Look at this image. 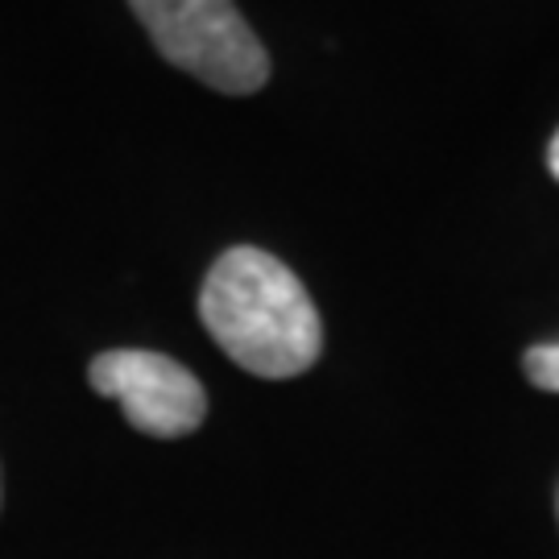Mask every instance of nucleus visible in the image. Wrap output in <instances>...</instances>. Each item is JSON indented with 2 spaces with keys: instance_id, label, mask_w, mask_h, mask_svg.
I'll return each instance as SVG.
<instances>
[{
  "instance_id": "nucleus-1",
  "label": "nucleus",
  "mask_w": 559,
  "mask_h": 559,
  "mask_svg": "<svg viewBox=\"0 0 559 559\" xmlns=\"http://www.w3.org/2000/svg\"><path fill=\"white\" fill-rule=\"evenodd\" d=\"M200 316L240 369L270 381L307 373L323 348V323L307 286L253 245L216 258L203 278Z\"/></svg>"
},
{
  "instance_id": "nucleus-4",
  "label": "nucleus",
  "mask_w": 559,
  "mask_h": 559,
  "mask_svg": "<svg viewBox=\"0 0 559 559\" xmlns=\"http://www.w3.org/2000/svg\"><path fill=\"white\" fill-rule=\"evenodd\" d=\"M522 373L535 381L539 390H547V394H559V340L556 344H535V348H526Z\"/></svg>"
},
{
  "instance_id": "nucleus-6",
  "label": "nucleus",
  "mask_w": 559,
  "mask_h": 559,
  "mask_svg": "<svg viewBox=\"0 0 559 559\" xmlns=\"http://www.w3.org/2000/svg\"><path fill=\"white\" fill-rule=\"evenodd\" d=\"M556 510H559V493H556Z\"/></svg>"
},
{
  "instance_id": "nucleus-3",
  "label": "nucleus",
  "mask_w": 559,
  "mask_h": 559,
  "mask_svg": "<svg viewBox=\"0 0 559 559\" xmlns=\"http://www.w3.org/2000/svg\"><path fill=\"white\" fill-rule=\"evenodd\" d=\"M92 390L120 402L124 419L154 440L191 436L207 415V394L191 369L150 348H112L87 369Z\"/></svg>"
},
{
  "instance_id": "nucleus-5",
  "label": "nucleus",
  "mask_w": 559,
  "mask_h": 559,
  "mask_svg": "<svg viewBox=\"0 0 559 559\" xmlns=\"http://www.w3.org/2000/svg\"><path fill=\"white\" fill-rule=\"evenodd\" d=\"M547 170L559 179V133L551 138V145H547Z\"/></svg>"
},
{
  "instance_id": "nucleus-2",
  "label": "nucleus",
  "mask_w": 559,
  "mask_h": 559,
  "mask_svg": "<svg viewBox=\"0 0 559 559\" xmlns=\"http://www.w3.org/2000/svg\"><path fill=\"white\" fill-rule=\"evenodd\" d=\"M166 62L224 96H253L270 80V55L233 0H129Z\"/></svg>"
}]
</instances>
